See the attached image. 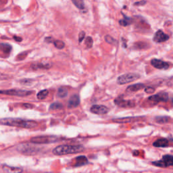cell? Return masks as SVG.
<instances>
[{"label":"cell","mask_w":173,"mask_h":173,"mask_svg":"<svg viewBox=\"0 0 173 173\" xmlns=\"http://www.w3.org/2000/svg\"><path fill=\"white\" fill-rule=\"evenodd\" d=\"M105 41L109 44H112V45H116L117 44V41L114 38L110 36V35H106L105 36Z\"/></svg>","instance_id":"26"},{"label":"cell","mask_w":173,"mask_h":173,"mask_svg":"<svg viewBox=\"0 0 173 173\" xmlns=\"http://www.w3.org/2000/svg\"><path fill=\"white\" fill-rule=\"evenodd\" d=\"M72 2L79 10H82L85 8V3L82 0H72Z\"/></svg>","instance_id":"23"},{"label":"cell","mask_w":173,"mask_h":173,"mask_svg":"<svg viewBox=\"0 0 173 173\" xmlns=\"http://www.w3.org/2000/svg\"><path fill=\"white\" fill-rule=\"evenodd\" d=\"M14 39L15 41H18V42L22 41V39L21 38V37H19L18 36H14Z\"/></svg>","instance_id":"33"},{"label":"cell","mask_w":173,"mask_h":173,"mask_svg":"<svg viewBox=\"0 0 173 173\" xmlns=\"http://www.w3.org/2000/svg\"><path fill=\"white\" fill-rule=\"evenodd\" d=\"M85 38V32L81 31V33H79V35H78V41H79V43H81Z\"/></svg>","instance_id":"29"},{"label":"cell","mask_w":173,"mask_h":173,"mask_svg":"<svg viewBox=\"0 0 173 173\" xmlns=\"http://www.w3.org/2000/svg\"><path fill=\"white\" fill-rule=\"evenodd\" d=\"M31 91L22 90V89H8V90H0V94L4 95L18 96V97H26L32 94Z\"/></svg>","instance_id":"6"},{"label":"cell","mask_w":173,"mask_h":173,"mask_svg":"<svg viewBox=\"0 0 173 173\" xmlns=\"http://www.w3.org/2000/svg\"><path fill=\"white\" fill-rule=\"evenodd\" d=\"M171 100H172V103H173V97H172V99H171Z\"/></svg>","instance_id":"35"},{"label":"cell","mask_w":173,"mask_h":173,"mask_svg":"<svg viewBox=\"0 0 173 173\" xmlns=\"http://www.w3.org/2000/svg\"><path fill=\"white\" fill-rule=\"evenodd\" d=\"M168 94L167 92L165 91L160 92L156 95L149 96L147 98V100L149 102L152 103L154 105L158 104V103L161 102V101L165 102V101H168Z\"/></svg>","instance_id":"7"},{"label":"cell","mask_w":173,"mask_h":173,"mask_svg":"<svg viewBox=\"0 0 173 173\" xmlns=\"http://www.w3.org/2000/svg\"><path fill=\"white\" fill-rule=\"evenodd\" d=\"M58 138L55 136H39L35 137L31 139V142L36 144H46V143H51L58 141Z\"/></svg>","instance_id":"5"},{"label":"cell","mask_w":173,"mask_h":173,"mask_svg":"<svg viewBox=\"0 0 173 173\" xmlns=\"http://www.w3.org/2000/svg\"><path fill=\"white\" fill-rule=\"evenodd\" d=\"M153 165L157 167L160 168H167L173 166V156L172 155L166 154L162 156L161 160L158 161H154L151 162Z\"/></svg>","instance_id":"4"},{"label":"cell","mask_w":173,"mask_h":173,"mask_svg":"<svg viewBox=\"0 0 173 173\" xmlns=\"http://www.w3.org/2000/svg\"><path fill=\"white\" fill-rule=\"evenodd\" d=\"M153 145L156 147H168L169 141L166 138H160L153 143Z\"/></svg>","instance_id":"16"},{"label":"cell","mask_w":173,"mask_h":173,"mask_svg":"<svg viewBox=\"0 0 173 173\" xmlns=\"http://www.w3.org/2000/svg\"><path fill=\"white\" fill-rule=\"evenodd\" d=\"M114 103L117 106L123 108H131L136 106L134 100H126L122 96H119L114 99Z\"/></svg>","instance_id":"8"},{"label":"cell","mask_w":173,"mask_h":173,"mask_svg":"<svg viewBox=\"0 0 173 173\" xmlns=\"http://www.w3.org/2000/svg\"><path fill=\"white\" fill-rule=\"evenodd\" d=\"M3 170L5 173H22V169L18 167L9 166L8 165H4L3 166Z\"/></svg>","instance_id":"17"},{"label":"cell","mask_w":173,"mask_h":173,"mask_svg":"<svg viewBox=\"0 0 173 173\" xmlns=\"http://www.w3.org/2000/svg\"><path fill=\"white\" fill-rule=\"evenodd\" d=\"M140 78V75L137 73H126L118 76L117 78V83L118 85H124L131 82L135 81Z\"/></svg>","instance_id":"3"},{"label":"cell","mask_w":173,"mask_h":173,"mask_svg":"<svg viewBox=\"0 0 173 173\" xmlns=\"http://www.w3.org/2000/svg\"><path fill=\"white\" fill-rule=\"evenodd\" d=\"M51 67V64L49 63H43V62H41V63H35L32 64L31 68H33L34 70H37V69H49Z\"/></svg>","instance_id":"18"},{"label":"cell","mask_w":173,"mask_h":173,"mask_svg":"<svg viewBox=\"0 0 173 173\" xmlns=\"http://www.w3.org/2000/svg\"><path fill=\"white\" fill-rule=\"evenodd\" d=\"M146 3H147V1L142 0V1H137V2L134 3V6H144V5H145Z\"/></svg>","instance_id":"31"},{"label":"cell","mask_w":173,"mask_h":173,"mask_svg":"<svg viewBox=\"0 0 173 173\" xmlns=\"http://www.w3.org/2000/svg\"><path fill=\"white\" fill-rule=\"evenodd\" d=\"M80 104V97L76 94L71 96L68 102V108H75Z\"/></svg>","instance_id":"12"},{"label":"cell","mask_w":173,"mask_h":173,"mask_svg":"<svg viewBox=\"0 0 173 173\" xmlns=\"http://www.w3.org/2000/svg\"><path fill=\"white\" fill-rule=\"evenodd\" d=\"M168 85L169 87H173V78H170V81H168Z\"/></svg>","instance_id":"34"},{"label":"cell","mask_w":173,"mask_h":173,"mask_svg":"<svg viewBox=\"0 0 173 173\" xmlns=\"http://www.w3.org/2000/svg\"><path fill=\"white\" fill-rule=\"evenodd\" d=\"M90 111L95 114L103 115L108 114L110 110L108 107L103 106V105H93L91 107Z\"/></svg>","instance_id":"9"},{"label":"cell","mask_w":173,"mask_h":173,"mask_svg":"<svg viewBox=\"0 0 173 173\" xmlns=\"http://www.w3.org/2000/svg\"><path fill=\"white\" fill-rule=\"evenodd\" d=\"M22 106L25 108H33V105L30 104V103H24V104H22Z\"/></svg>","instance_id":"32"},{"label":"cell","mask_w":173,"mask_h":173,"mask_svg":"<svg viewBox=\"0 0 173 173\" xmlns=\"http://www.w3.org/2000/svg\"><path fill=\"white\" fill-rule=\"evenodd\" d=\"M170 118L166 116H156L155 118V121L159 124H166L170 122Z\"/></svg>","instance_id":"19"},{"label":"cell","mask_w":173,"mask_h":173,"mask_svg":"<svg viewBox=\"0 0 173 173\" xmlns=\"http://www.w3.org/2000/svg\"><path fill=\"white\" fill-rule=\"evenodd\" d=\"M145 88V85L143 83H135L133 85H129L127 88L126 89V91L128 93H133L138 91L142 89Z\"/></svg>","instance_id":"15"},{"label":"cell","mask_w":173,"mask_h":173,"mask_svg":"<svg viewBox=\"0 0 173 173\" xmlns=\"http://www.w3.org/2000/svg\"><path fill=\"white\" fill-rule=\"evenodd\" d=\"M0 123L4 125L17 126L26 128H33L38 125L36 121L31 120H24L17 118H5L0 119Z\"/></svg>","instance_id":"1"},{"label":"cell","mask_w":173,"mask_h":173,"mask_svg":"<svg viewBox=\"0 0 173 173\" xmlns=\"http://www.w3.org/2000/svg\"><path fill=\"white\" fill-rule=\"evenodd\" d=\"M151 64L154 68L159 70H167L169 68V64L166 62L163 61L162 60H158V59H152L151 60Z\"/></svg>","instance_id":"10"},{"label":"cell","mask_w":173,"mask_h":173,"mask_svg":"<svg viewBox=\"0 0 173 173\" xmlns=\"http://www.w3.org/2000/svg\"><path fill=\"white\" fill-rule=\"evenodd\" d=\"M11 45L8 43H1L0 44V49L3 51V53L6 54H9L11 51Z\"/></svg>","instance_id":"22"},{"label":"cell","mask_w":173,"mask_h":173,"mask_svg":"<svg viewBox=\"0 0 173 173\" xmlns=\"http://www.w3.org/2000/svg\"><path fill=\"white\" fill-rule=\"evenodd\" d=\"M139 118H143L142 116H133V117H124V118H114L112 120L113 122H118V123H126V122H134L139 120Z\"/></svg>","instance_id":"13"},{"label":"cell","mask_w":173,"mask_h":173,"mask_svg":"<svg viewBox=\"0 0 173 173\" xmlns=\"http://www.w3.org/2000/svg\"><path fill=\"white\" fill-rule=\"evenodd\" d=\"M63 108V105L61 103L55 102L51 104L50 109L51 110H57V109H62Z\"/></svg>","instance_id":"28"},{"label":"cell","mask_w":173,"mask_h":173,"mask_svg":"<svg viewBox=\"0 0 173 173\" xmlns=\"http://www.w3.org/2000/svg\"><path fill=\"white\" fill-rule=\"evenodd\" d=\"M85 43L87 49H90V48L92 47L93 44V40L91 37H87L86 39H85Z\"/></svg>","instance_id":"27"},{"label":"cell","mask_w":173,"mask_h":173,"mask_svg":"<svg viewBox=\"0 0 173 173\" xmlns=\"http://www.w3.org/2000/svg\"><path fill=\"white\" fill-rule=\"evenodd\" d=\"M53 45H54L55 47L56 48H58L59 49H62L65 47V43L62 41L60 40H55L53 41Z\"/></svg>","instance_id":"25"},{"label":"cell","mask_w":173,"mask_h":173,"mask_svg":"<svg viewBox=\"0 0 173 173\" xmlns=\"http://www.w3.org/2000/svg\"><path fill=\"white\" fill-rule=\"evenodd\" d=\"M85 147L81 145H62L55 147L52 152L56 156H63V155L77 154L82 152Z\"/></svg>","instance_id":"2"},{"label":"cell","mask_w":173,"mask_h":173,"mask_svg":"<svg viewBox=\"0 0 173 173\" xmlns=\"http://www.w3.org/2000/svg\"><path fill=\"white\" fill-rule=\"evenodd\" d=\"M123 16H124V19L120 20H119V23H120V25H122L123 26H126L128 25H130V24L132 23L131 22L132 20L131 18L127 17L126 16L124 15V14H123Z\"/></svg>","instance_id":"20"},{"label":"cell","mask_w":173,"mask_h":173,"mask_svg":"<svg viewBox=\"0 0 173 173\" xmlns=\"http://www.w3.org/2000/svg\"><path fill=\"white\" fill-rule=\"evenodd\" d=\"M74 167H80L89 164V160L87 159V158L85 156H77L74 159Z\"/></svg>","instance_id":"14"},{"label":"cell","mask_w":173,"mask_h":173,"mask_svg":"<svg viewBox=\"0 0 173 173\" xmlns=\"http://www.w3.org/2000/svg\"><path fill=\"white\" fill-rule=\"evenodd\" d=\"M145 92L147 93H152L155 91V88L152 87H145Z\"/></svg>","instance_id":"30"},{"label":"cell","mask_w":173,"mask_h":173,"mask_svg":"<svg viewBox=\"0 0 173 173\" xmlns=\"http://www.w3.org/2000/svg\"><path fill=\"white\" fill-rule=\"evenodd\" d=\"M48 93H49V91L47 89H43L40 91L37 94V97L38 99H40V100H42V99H45V98L47 97Z\"/></svg>","instance_id":"24"},{"label":"cell","mask_w":173,"mask_h":173,"mask_svg":"<svg viewBox=\"0 0 173 173\" xmlns=\"http://www.w3.org/2000/svg\"><path fill=\"white\" fill-rule=\"evenodd\" d=\"M57 95L60 98L66 97L68 95V89L66 88V87H60V88L58 89Z\"/></svg>","instance_id":"21"},{"label":"cell","mask_w":173,"mask_h":173,"mask_svg":"<svg viewBox=\"0 0 173 173\" xmlns=\"http://www.w3.org/2000/svg\"><path fill=\"white\" fill-rule=\"evenodd\" d=\"M169 38H170L169 35H168L167 34L164 33L163 31H162V30H158V31L155 33L153 40H154V42L158 43H160L166 41L168 40Z\"/></svg>","instance_id":"11"}]
</instances>
